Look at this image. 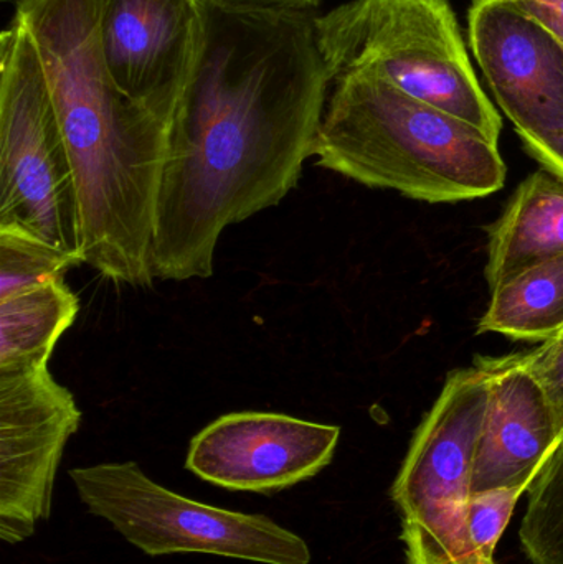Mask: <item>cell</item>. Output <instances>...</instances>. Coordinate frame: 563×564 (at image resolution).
I'll return each instance as SVG.
<instances>
[{
  "label": "cell",
  "mask_w": 563,
  "mask_h": 564,
  "mask_svg": "<svg viewBox=\"0 0 563 564\" xmlns=\"http://www.w3.org/2000/svg\"><path fill=\"white\" fill-rule=\"evenodd\" d=\"M528 494L519 529L522 552L531 564H563V449L545 464Z\"/></svg>",
  "instance_id": "2e32d148"
},
{
  "label": "cell",
  "mask_w": 563,
  "mask_h": 564,
  "mask_svg": "<svg viewBox=\"0 0 563 564\" xmlns=\"http://www.w3.org/2000/svg\"><path fill=\"white\" fill-rule=\"evenodd\" d=\"M562 334H563V332H562ZM562 334H561V335H562Z\"/></svg>",
  "instance_id": "cb8c5ba5"
},
{
  "label": "cell",
  "mask_w": 563,
  "mask_h": 564,
  "mask_svg": "<svg viewBox=\"0 0 563 564\" xmlns=\"http://www.w3.org/2000/svg\"><path fill=\"white\" fill-rule=\"evenodd\" d=\"M0 231L82 261L75 167L42 63L17 15L0 35Z\"/></svg>",
  "instance_id": "5b68a950"
},
{
  "label": "cell",
  "mask_w": 563,
  "mask_h": 564,
  "mask_svg": "<svg viewBox=\"0 0 563 564\" xmlns=\"http://www.w3.org/2000/svg\"><path fill=\"white\" fill-rule=\"evenodd\" d=\"M479 334L544 341L563 332V254L535 264L491 291Z\"/></svg>",
  "instance_id": "9a60e30c"
},
{
  "label": "cell",
  "mask_w": 563,
  "mask_h": 564,
  "mask_svg": "<svg viewBox=\"0 0 563 564\" xmlns=\"http://www.w3.org/2000/svg\"><path fill=\"white\" fill-rule=\"evenodd\" d=\"M210 3L228 7H247V9L304 10L314 12L321 0H208Z\"/></svg>",
  "instance_id": "7402d4cb"
},
{
  "label": "cell",
  "mask_w": 563,
  "mask_h": 564,
  "mask_svg": "<svg viewBox=\"0 0 563 564\" xmlns=\"http://www.w3.org/2000/svg\"><path fill=\"white\" fill-rule=\"evenodd\" d=\"M82 411L48 365L0 373V540L30 539L52 512L53 486Z\"/></svg>",
  "instance_id": "ba28073f"
},
{
  "label": "cell",
  "mask_w": 563,
  "mask_h": 564,
  "mask_svg": "<svg viewBox=\"0 0 563 564\" xmlns=\"http://www.w3.org/2000/svg\"><path fill=\"white\" fill-rule=\"evenodd\" d=\"M78 258L55 250L50 245L15 234L0 231V299L19 294L53 280H65Z\"/></svg>",
  "instance_id": "e0dca14e"
},
{
  "label": "cell",
  "mask_w": 563,
  "mask_h": 564,
  "mask_svg": "<svg viewBox=\"0 0 563 564\" xmlns=\"http://www.w3.org/2000/svg\"><path fill=\"white\" fill-rule=\"evenodd\" d=\"M89 513L149 556L214 555L261 564H310L296 533L264 516L231 512L178 496L138 464L105 463L69 470Z\"/></svg>",
  "instance_id": "52a82bcc"
},
{
  "label": "cell",
  "mask_w": 563,
  "mask_h": 564,
  "mask_svg": "<svg viewBox=\"0 0 563 564\" xmlns=\"http://www.w3.org/2000/svg\"><path fill=\"white\" fill-rule=\"evenodd\" d=\"M101 0H15L45 73L75 167L82 261L101 276L151 285L155 207L171 126L129 99L99 43Z\"/></svg>",
  "instance_id": "7a4b0ae2"
},
{
  "label": "cell",
  "mask_w": 563,
  "mask_h": 564,
  "mask_svg": "<svg viewBox=\"0 0 563 564\" xmlns=\"http://www.w3.org/2000/svg\"><path fill=\"white\" fill-rule=\"evenodd\" d=\"M78 311V297L65 280L0 299V373L48 365L56 341Z\"/></svg>",
  "instance_id": "5bb4252c"
},
{
  "label": "cell",
  "mask_w": 563,
  "mask_h": 564,
  "mask_svg": "<svg viewBox=\"0 0 563 564\" xmlns=\"http://www.w3.org/2000/svg\"><path fill=\"white\" fill-rule=\"evenodd\" d=\"M488 411L473 466V494L532 486L562 444L554 408L521 354L489 358Z\"/></svg>",
  "instance_id": "7c38bea8"
},
{
  "label": "cell",
  "mask_w": 563,
  "mask_h": 564,
  "mask_svg": "<svg viewBox=\"0 0 563 564\" xmlns=\"http://www.w3.org/2000/svg\"><path fill=\"white\" fill-rule=\"evenodd\" d=\"M329 88L314 12L208 2L207 45L159 187L155 280H207L225 228L296 188Z\"/></svg>",
  "instance_id": "6da1fadb"
},
{
  "label": "cell",
  "mask_w": 563,
  "mask_h": 564,
  "mask_svg": "<svg viewBox=\"0 0 563 564\" xmlns=\"http://www.w3.org/2000/svg\"><path fill=\"white\" fill-rule=\"evenodd\" d=\"M563 254V182L541 169L488 227L486 281L495 291L522 271Z\"/></svg>",
  "instance_id": "4fadbf2b"
},
{
  "label": "cell",
  "mask_w": 563,
  "mask_h": 564,
  "mask_svg": "<svg viewBox=\"0 0 563 564\" xmlns=\"http://www.w3.org/2000/svg\"><path fill=\"white\" fill-rule=\"evenodd\" d=\"M521 358L522 364L544 388L554 408L562 431V444L559 449H563V334L544 341L541 347L529 354H521Z\"/></svg>",
  "instance_id": "d6986e66"
},
{
  "label": "cell",
  "mask_w": 563,
  "mask_h": 564,
  "mask_svg": "<svg viewBox=\"0 0 563 564\" xmlns=\"http://www.w3.org/2000/svg\"><path fill=\"white\" fill-rule=\"evenodd\" d=\"M489 358L446 377L392 487L407 564H486L469 540L473 466L488 411Z\"/></svg>",
  "instance_id": "8992f818"
},
{
  "label": "cell",
  "mask_w": 563,
  "mask_h": 564,
  "mask_svg": "<svg viewBox=\"0 0 563 564\" xmlns=\"http://www.w3.org/2000/svg\"><path fill=\"white\" fill-rule=\"evenodd\" d=\"M208 35V0H101L99 43L115 85L174 124Z\"/></svg>",
  "instance_id": "9c48e42d"
},
{
  "label": "cell",
  "mask_w": 563,
  "mask_h": 564,
  "mask_svg": "<svg viewBox=\"0 0 563 564\" xmlns=\"http://www.w3.org/2000/svg\"><path fill=\"white\" fill-rule=\"evenodd\" d=\"M563 43V0H511Z\"/></svg>",
  "instance_id": "44dd1931"
},
{
  "label": "cell",
  "mask_w": 563,
  "mask_h": 564,
  "mask_svg": "<svg viewBox=\"0 0 563 564\" xmlns=\"http://www.w3.org/2000/svg\"><path fill=\"white\" fill-rule=\"evenodd\" d=\"M526 152L541 164L542 169L563 182V135L557 138H521Z\"/></svg>",
  "instance_id": "ffe728a7"
},
{
  "label": "cell",
  "mask_w": 563,
  "mask_h": 564,
  "mask_svg": "<svg viewBox=\"0 0 563 564\" xmlns=\"http://www.w3.org/2000/svg\"><path fill=\"white\" fill-rule=\"evenodd\" d=\"M339 437L340 427L333 424L280 413H230L191 441L185 467L234 492H280L326 469Z\"/></svg>",
  "instance_id": "30bf717a"
},
{
  "label": "cell",
  "mask_w": 563,
  "mask_h": 564,
  "mask_svg": "<svg viewBox=\"0 0 563 564\" xmlns=\"http://www.w3.org/2000/svg\"><path fill=\"white\" fill-rule=\"evenodd\" d=\"M473 58L519 138L563 135V43L515 2L473 0Z\"/></svg>",
  "instance_id": "8fae6325"
},
{
  "label": "cell",
  "mask_w": 563,
  "mask_h": 564,
  "mask_svg": "<svg viewBox=\"0 0 563 564\" xmlns=\"http://www.w3.org/2000/svg\"><path fill=\"white\" fill-rule=\"evenodd\" d=\"M313 158L366 187L426 204L488 197L506 182L499 145L478 129L360 73L331 82Z\"/></svg>",
  "instance_id": "3957f363"
},
{
  "label": "cell",
  "mask_w": 563,
  "mask_h": 564,
  "mask_svg": "<svg viewBox=\"0 0 563 564\" xmlns=\"http://www.w3.org/2000/svg\"><path fill=\"white\" fill-rule=\"evenodd\" d=\"M329 79L373 76L499 144L502 119L483 89L450 0H349L316 15Z\"/></svg>",
  "instance_id": "277c9868"
},
{
  "label": "cell",
  "mask_w": 563,
  "mask_h": 564,
  "mask_svg": "<svg viewBox=\"0 0 563 564\" xmlns=\"http://www.w3.org/2000/svg\"><path fill=\"white\" fill-rule=\"evenodd\" d=\"M529 489L531 486L502 487L473 494L468 512L469 540L479 558L486 564H498L495 553L499 540L519 499Z\"/></svg>",
  "instance_id": "ac0fdd59"
},
{
  "label": "cell",
  "mask_w": 563,
  "mask_h": 564,
  "mask_svg": "<svg viewBox=\"0 0 563 564\" xmlns=\"http://www.w3.org/2000/svg\"><path fill=\"white\" fill-rule=\"evenodd\" d=\"M495 2H508V0H495Z\"/></svg>",
  "instance_id": "603a6c76"
}]
</instances>
